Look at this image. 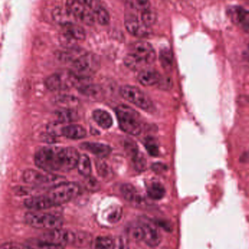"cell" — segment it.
Wrapping results in <instances>:
<instances>
[{
    "label": "cell",
    "instance_id": "cell-31",
    "mask_svg": "<svg viewBox=\"0 0 249 249\" xmlns=\"http://www.w3.org/2000/svg\"><path fill=\"white\" fill-rule=\"evenodd\" d=\"M140 20L146 27L150 28L151 26L156 23V20H157V14L154 10H152L151 8L148 9V10L142 12Z\"/></svg>",
    "mask_w": 249,
    "mask_h": 249
},
{
    "label": "cell",
    "instance_id": "cell-16",
    "mask_svg": "<svg viewBox=\"0 0 249 249\" xmlns=\"http://www.w3.org/2000/svg\"><path fill=\"white\" fill-rule=\"evenodd\" d=\"M24 205L27 209L35 212H40L53 207L52 203L45 195L29 197L25 200Z\"/></svg>",
    "mask_w": 249,
    "mask_h": 249
},
{
    "label": "cell",
    "instance_id": "cell-25",
    "mask_svg": "<svg viewBox=\"0 0 249 249\" xmlns=\"http://www.w3.org/2000/svg\"><path fill=\"white\" fill-rule=\"evenodd\" d=\"M128 148L129 154L131 155L136 169L140 171H144L146 167V164H147L144 156L142 155L141 152H139L137 147L135 146V144H129Z\"/></svg>",
    "mask_w": 249,
    "mask_h": 249
},
{
    "label": "cell",
    "instance_id": "cell-28",
    "mask_svg": "<svg viewBox=\"0 0 249 249\" xmlns=\"http://www.w3.org/2000/svg\"><path fill=\"white\" fill-rule=\"evenodd\" d=\"M77 171L85 177H89L92 173V163L86 155H80L77 165Z\"/></svg>",
    "mask_w": 249,
    "mask_h": 249
},
{
    "label": "cell",
    "instance_id": "cell-37",
    "mask_svg": "<svg viewBox=\"0 0 249 249\" xmlns=\"http://www.w3.org/2000/svg\"><path fill=\"white\" fill-rule=\"evenodd\" d=\"M145 146L149 155L152 156L156 157L159 155V146L154 139L149 138L145 142Z\"/></svg>",
    "mask_w": 249,
    "mask_h": 249
},
{
    "label": "cell",
    "instance_id": "cell-44",
    "mask_svg": "<svg viewBox=\"0 0 249 249\" xmlns=\"http://www.w3.org/2000/svg\"></svg>",
    "mask_w": 249,
    "mask_h": 249
},
{
    "label": "cell",
    "instance_id": "cell-27",
    "mask_svg": "<svg viewBox=\"0 0 249 249\" xmlns=\"http://www.w3.org/2000/svg\"><path fill=\"white\" fill-rule=\"evenodd\" d=\"M159 61L161 65L166 71H171L173 64V55L172 51L168 48H164L159 53Z\"/></svg>",
    "mask_w": 249,
    "mask_h": 249
},
{
    "label": "cell",
    "instance_id": "cell-40",
    "mask_svg": "<svg viewBox=\"0 0 249 249\" xmlns=\"http://www.w3.org/2000/svg\"><path fill=\"white\" fill-rule=\"evenodd\" d=\"M0 249H27L26 246L20 245V244L17 243H5L3 244L0 247Z\"/></svg>",
    "mask_w": 249,
    "mask_h": 249
},
{
    "label": "cell",
    "instance_id": "cell-39",
    "mask_svg": "<svg viewBox=\"0 0 249 249\" xmlns=\"http://www.w3.org/2000/svg\"><path fill=\"white\" fill-rule=\"evenodd\" d=\"M112 249H130L128 238L118 236L114 239Z\"/></svg>",
    "mask_w": 249,
    "mask_h": 249
},
{
    "label": "cell",
    "instance_id": "cell-4",
    "mask_svg": "<svg viewBox=\"0 0 249 249\" xmlns=\"http://www.w3.org/2000/svg\"><path fill=\"white\" fill-rule=\"evenodd\" d=\"M115 112L121 130L133 136L141 133L140 115L135 110L127 105H121L116 108Z\"/></svg>",
    "mask_w": 249,
    "mask_h": 249
},
{
    "label": "cell",
    "instance_id": "cell-5",
    "mask_svg": "<svg viewBox=\"0 0 249 249\" xmlns=\"http://www.w3.org/2000/svg\"><path fill=\"white\" fill-rule=\"evenodd\" d=\"M80 193L78 184L73 182H61L51 187L45 196L52 203L53 206L67 203L77 197Z\"/></svg>",
    "mask_w": 249,
    "mask_h": 249
},
{
    "label": "cell",
    "instance_id": "cell-32",
    "mask_svg": "<svg viewBox=\"0 0 249 249\" xmlns=\"http://www.w3.org/2000/svg\"><path fill=\"white\" fill-rule=\"evenodd\" d=\"M56 102L57 105L62 107L63 109H72L77 105L78 101L74 96L61 95V96L57 98Z\"/></svg>",
    "mask_w": 249,
    "mask_h": 249
},
{
    "label": "cell",
    "instance_id": "cell-41",
    "mask_svg": "<svg viewBox=\"0 0 249 249\" xmlns=\"http://www.w3.org/2000/svg\"><path fill=\"white\" fill-rule=\"evenodd\" d=\"M159 87L162 89H168L169 88H171V86H172V82H171V79L170 77H162L161 79L160 82L159 83Z\"/></svg>",
    "mask_w": 249,
    "mask_h": 249
},
{
    "label": "cell",
    "instance_id": "cell-14",
    "mask_svg": "<svg viewBox=\"0 0 249 249\" xmlns=\"http://www.w3.org/2000/svg\"><path fill=\"white\" fill-rule=\"evenodd\" d=\"M228 13L235 24L249 33V10L239 6H234L228 9Z\"/></svg>",
    "mask_w": 249,
    "mask_h": 249
},
{
    "label": "cell",
    "instance_id": "cell-29",
    "mask_svg": "<svg viewBox=\"0 0 249 249\" xmlns=\"http://www.w3.org/2000/svg\"><path fill=\"white\" fill-rule=\"evenodd\" d=\"M127 234H128L129 238L137 242L143 241V238H144V232L140 223L130 225L127 230Z\"/></svg>",
    "mask_w": 249,
    "mask_h": 249
},
{
    "label": "cell",
    "instance_id": "cell-17",
    "mask_svg": "<svg viewBox=\"0 0 249 249\" xmlns=\"http://www.w3.org/2000/svg\"><path fill=\"white\" fill-rule=\"evenodd\" d=\"M162 77L159 71L153 69H144L139 73L137 80L143 86H152L159 84Z\"/></svg>",
    "mask_w": 249,
    "mask_h": 249
},
{
    "label": "cell",
    "instance_id": "cell-6",
    "mask_svg": "<svg viewBox=\"0 0 249 249\" xmlns=\"http://www.w3.org/2000/svg\"><path fill=\"white\" fill-rule=\"evenodd\" d=\"M73 72L80 79L89 78L100 67L99 57L95 54L83 53L73 62Z\"/></svg>",
    "mask_w": 249,
    "mask_h": 249
},
{
    "label": "cell",
    "instance_id": "cell-24",
    "mask_svg": "<svg viewBox=\"0 0 249 249\" xmlns=\"http://www.w3.org/2000/svg\"><path fill=\"white\" fill-rule=\"evenodd\" d=\"M94 120L102 128L108 129L112 126L113 119L109 113L102 109H96L92 114Z\"/></svg>",
    "mask_w": 249,
    "mask_h": 249
},
{
    "label": "cell",
    "instance_id": "cell-38",
    "mask_svg": "<svg viewBox=\"0 0 249 249\" xmlns=\"http://www.w3.org/2000/svg\"><path fill=\"white\" fill-rule=\"evenodd\" d=\"M96 170H97L98 174L102 178H105L110 177L111 176V171L108 165L103 161L99 160L96 162Z\"/></svg>",
    "mask_w": 249,
    "mask_h": 249
},
{
    "label": "cell",
    "instance_id": "cell-45",
    "mask_svg": "<svg viewBox=\"0 0 249 249\" xmlns=\"http://www.w3.org/2000/svg\"></svg>",
    "mask_w": 249,
    "mask_h": 249
},
{
    "label": "cell",
    "instance_id": "cell-35",
    "mask_svg": "<svg viewBox=\"0 0 249 249\" xmlns=\"http://www.w3.org/2000/svg\"><path fill=\"white\" fill-rule=\"evenodd\" d=\"M94 13H95V20L99 24L102 25V26H106L109 23L110 19H111L109 13L103 6L96 10Z\"/></svg>",
    "mask_w": 249,
    "mask_h": 249
},
{
    "label": "cell",
    "instance_id": "cell-34",
    "mask_svg": "<svg viewBox=\"0 0 249 249\" xmlns=\"http://www.w3.org/2000/svg\"><path fill=\"white\" fill-rule=\"evenodd\" d=\"M127 3L132 10L141 13L151 8L150 0H127Z\"/></svg>",
    "mask_w": 249,
    "mask_h": 249
},
{
    "label": "cell",
    "instance_id": "cell-11",
    "mask_svg": "<svg viewBox=\"0 0 249 249\" xmlns=\"http://www.w3.org/2000/svg\"><path fill=\"white\" fill-rule=\"evenodd\" d=\"M77 232L62 229V228L50 231L44 235V240L61 244V245H73L76 247L77 243Z\"/></svg>",
    "mask_w": 249,
    "mask_h": 249
},
{
    "label": "cell",
    "instance_id": "cell-13",
    "mask_svg": "<svg viewBox=\"0 0 249 249\" xmlns=\"http://www.w3.org/2000/svg\"><path fill=\"white\" fill-rule=\"evenodd\" d=\"M140 223L144 232L143 241L152 248L158 247L162 241V236L157 227L147 219H141Z\"/></svg>",
    "mask_w": 249,
    "mask_h": 249
},
{
    "label": "cell",
    "instance_id": "cell-9",
    "mask_svg": "<svg viewBox=\"0 0 249 249\" xmlns=\"http://www.w3.org/2000/svg\"><path fill=\"white\" fill-rule=\"evenodd\" d=\"M66 7L76 20H80L85 24L93 25L96 21L94 12L79 0H67Z\"/></svg>",
    "mask_w": 249,
    "mask_h": 249
},
{
    "label": "cell",
    "instance_id": "cell-8",
    "mask_svg": "<svg viewBox=\"0 0 249 249\" xmlns=\"http://www.w3.org/2000/svg\"><path fill=\"white\" fill-rule=\"evenodd\" d=\"M120 94L124 99L143 110L151 112L154 109L150 98L135 86H123L120 89Z\"/></svg>",
    "mask_w": 249,
    "mask_h": 249
},
{
    "label": "cell",
    "instance_id": "cell-2",
    "mask_svg": "<svg viewBox=\"0 0 249 249\" xmlns=\"http://www.w3.org/2000/svg\"><path fill=\"white\" fill-rule=\"evenodd\" d=\"M155 60L156 53L152 45L145 41H138L132 45L130 53L124 58V64L131 70H137L153 64Z\"/></svg>",
    "mask_w": 249,
    "mask_h": 249
},
{
    "label": "cell",
    "instance_id": "cell-33",
    "mask_svg": "<svg viewBox=\"0 0 249 249\" xmlns=\"http://www.w3.org/2000/svg\"><path fill=\"white\" fill-rule=\"evenodd\" d=\"M58 122L60 124L76 121V113L72 109H63L57 112Z\"/></svg>",
    "mask_w": 249,
    "mask_h": 249
},
{
    "label": "cell",
    "instance_id": "cell-3",
    "mask_svg": "<svg viewBox=\"0 0 249 249\" xmlns=\"http://www.w3.org/2000/svg\"><path fill=\"white\" fill-rule=\"evenodd\" d=\"M25 222L37 229L53 231L62 228L63 219L58 215L41 212H29L25 214Z\"/></svg>",
    "mask_w": 249,
    "mask_h": 249
},
{
    "label": "cell",
    "instance_id": "cell-21",
    "mask_svg": "<svg viewBox=\"0 0 249 249\" xmlns=\"http://www.w3.org/2000/svg\"><path fill=\"white\" fill-rule=\"evenodd\" d=\"M61 134L70 139H81L86 136L84 127L79 124H69L64 126L61 130Z\"/></svg>",
    "mask_w": 249,
    "mask_h": 249
},
{
    "label": "cell",
    "instance_id": "cell-1",
    "mask_svg": "<svg viewBox=\"0 0 249 249\" xmlns=\"http://www.w3.org/2000/svg\"><path fill=\"white\" fill-rule=\"evenodd\" d=\"M79 158L78 152L74 148L47 146L35 154V162L48 172H68L77 167Z\"/></svg>",
    "mask_w": 249,
    "mask_h": 249
},
{
    "label": "cell",
    "instance_id": "cell-42",
    "mask_svg": "<svg viewBox=\"0 0 249 249\" xmlns=\"http://www.w3.org/2000/svg\"><path fill=\"white\" fill-rule=\"evenodd\" d=\"M86 178H88L87 183H86L88 187H90V188L93 190H98V188H99V184H98L97 181H96L95 178H89V177H86Z\"/></svg>",
    "mask_w": 249,
    "mask_h": 249
},
{
    "label": "cell",
    "instance_id": "cell-18",
    "mask_svg": "<svg viewBox=\"0 0 249 249\" xmlns=\"http://www.w3.org/2000/svg\"><path fill=\"white\" fill-rule=\"evenodd\" d=\"M82 149L96 155L97 158H104L111 152V148L106 144L95 142H85L80 145Z\"/></svg>",
    "mask_w": 249,
    "mask_h": 249
},
{
    "label": "cell",
    "instance_id": "cell-20",
    "mask_svg": "<svg viewBox=\"0 0 249 249\" xmlns=\"http://www.w3.org/2000/svg\"><path fill=\"white\" fill-rule=\"evenodd\" d=\"M52 16L54 21L61 26H65L69 23H75V20H76V18L72 15L67 7H57L53 11Z\"/></svg>",
    "mask_w": 249,
    "mask_h": 249
},
{
    "label": "cell",
    "instance_id": "cell-22",
    "mask_svg": "<svg viewBox=\"0 0 249 249\" xmlns=\"http://www.w3.org/2000/svg\"><path fill=\"white\" fill-rule=\"evenodd\" d=\"M79 89L82 94L93 100H100L103 97V90L98 85L85 84L80 86Z\"/></svg>",
    "mask_w": 249,
    "mask_h": 249
},
{
    "label": "cell",
    "instance_id": "cell-36",
    "mask_svg": "<svg viewBox=\"0 0 249 249\" xmlns=\"http://www.w3.org/2000/svg\"><path fill=\"white\" fill-rule=\"evenodd\" d=\"M122 213V209L120 206H115V208H113L108 212V216H107V221L111 224L116 223L121 219Z\"/></svg>",
    "mask_w": 249,
    "mask_h": 249
},
{
    "label": "cell",
    "instance_id": "cell-7",
    "mask_svg": "<svg viewBox=\"0 0 249 249\" xmlns=\"http://www.w3.org/2000/svg\"><path fill=\"white\" fill-rule=\"evenodd\" d=\"M80 78L73 71L64 70L51 74L45 80V86L51 91L66 90L77 86Z\"/></svg>",
    "mask_w": 249,
    "mask_h": 249
},
{
    "label": "cell",
    "instance_id": "cell-30",
    "mask_svg": "<svg viewBox=\"0 0 249 249\" xmlns=\"http://www.w3.org/2000/svg\"><path fill=\"white\" fill-rule=\"evenodd\" d=\"M114 239L107 236H98L92 241L94 249H112Z\"/></svg>",
    "mask_w": 249,
    "mask_h": 249
},
{
    "label": "cell",
    "instance_id": "cell-15",
    "mask_svg": "<svg viewBox=\"0 0 249 249\" xmlns=\"http://www.w3.org/2000/svg\"><path fill=\"white\" fill-rule=\"evenodd\" d=\"M121 193L127 201L137 207H142L145 204L144 199L139 194L135 187L132 184H123L121 187Z\"/></svg>",
    "mask_w": 249,
    "mask_h": 249
},
{
    "label": "cell",
    "instance_id": "cell-10",
    "mask_svg": "<svg viewBox=\"0 0 249 249\" xmlns=\"http://www.w3.org/2000/svg\"><path fill=\"white\" fill-rule=\"evenodd\" d=\"M23 181L28 184L42 186L51 184L52 187L63 182L60 181V178L52 174H45L33 169H28L23 172Z\"/></svg>",
    "mask_w": 249,
    "mask_h": 249
},
{
    "label": "cell",
    "instance_id": "cell-23",
    "mask_svg": "<svg viewBox=\"0 0 249 249\" xmlns=\"http://www.w3.org/2000/svg\"><path fill=\"white\" fill-rule=\"evenodd\" d=\"M27 249H64V246L46 240H31L26 244Z\"/></svg>",
    "mask_w": 249,
    "mask_h": 249
},
{
    "label": "cell",
    "instance_id": "cell-43",
    "mask_svg": "<svg viewBox=\"0 0 249 249\" xmlns=\"http://www.w3.org/2000/svg\"><path fill=\"white\" fill-rule=\"evenodd\" d=\"M153 171H156V172H159V171H163L164 168H165V165L161 163H155L153 164Z\"/></svg>",
    "mask_w": 249,
    "mask_h": 249
},
{
    "label": "cell",
    "instance_id": "cell-26",
    "mask_svg": "<svg viewBox=\"0 0 249 249\" xmlns=\"http://www.w3.org/2000/svg\"><path fill=\"white\" fill-rule=\"evenodd\" d=\"M147 194L150 198L155 200H161L165 195V189L159 182H152L148 186Z\"/></svg>",
    "mask_w": 249,
    "mask_h": 249
},
{
    "label": "cell",
    "instance_id": "cell-19",
    "mask_svg": "<svg viewBox=\"0 0 249 249\" xmlns=\"http://www.w3.org/2000/svg\"><path fill=\"white\" fill-rule=\"evenodd\" d=\"M64 35L73 40H84L86 39V31L76 23H69L62 26Z\"/></svg>",
    "mask_w": 249,
    "mask_h": 249
},
{
    "label": "cell",
    "instance_id": "cell-12",
    "mask_svg": "<svg viewBox=\"0 0 249 249\" xmlns=\"http://www.w3.org/2000/svg\"><path fill=\"white\" fill-rule=\"evenodd\" d=\"M124 25L129 33L137 37L146 36L149 34V27H146L141 20H139L137 15L134 13L129 12L124 18Z\"/></svg>",
    "mask_w": 249,
    "mask_h": 249
}]
</instances>
